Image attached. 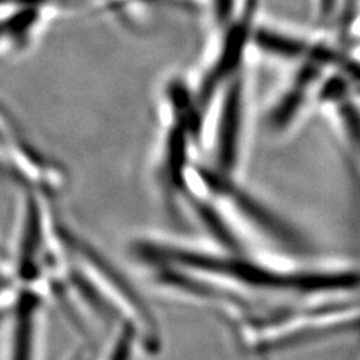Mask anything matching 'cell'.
Returning <instances> with one entry per match:
<instances>
[{
	"label": "cell",
	"mask_w": 360,
	"mask_h": 360,
	"mask_svg": "<svg viewBox=\"0 0 360 360\" xmlns=\"http://www.w3.org/2000/svg\"><path fill=\"white\" fill-rule=\"evenodd\" d=\"M45 300L37 290L20 284L15 305L4 321L2 360H38Z\"/></svg>",
	"instance_id": "cell-3"
},
{
	"label": "cell",
	"mask_w": 360,
	"mask_h": 360,
	"mask_svg": "<svg viewBox=\"0 0 360 360\" xmlns=\"http://www.w3.org/2000/svg\"><path fill=\"white\" fill-rule=\"evenodd\" d=\"M319 75V68L314 63L308 65L303 68L302 74L299 75V80L295 86V89L291 90L290 95L279 104L278 110L274 112L272 116V123L275 127H283L291 119V116L295 115L297 107L300 105L303 96H305V92L308 86L314 82V78Z\"/></svg>",
	"instance_id": "cell-6"
},
{
	"label": "cell",
	"mask_w": 360,
	"mask_h": 360,
	"mask_svg": "<svg viewBox=\"0 0 360 360\" xmlns=\"http://www.w3.org/2000/svg\"><path fill=\"white\" fill-rule=\"evenodd\" d=\"M240 116H242V89L239 83H234L229 90L225 98L221 125H219V139H218V155L219 162L225 170H231L238 155V140L240 129Z\"/></svg>",
	"instance_id": "cell-5"
},
{
	"label": "cell",
	"mask_w": 360,
	"mask_h": 360,
	"mask_svg": "<svg viewBox=\"0 0 360 360\" xmlns=\"http://www.w3.org/2000/svg\"><path fill=\"white\" fill-rule=\"evenodd\" d=\"M257 42L266 50H270L278 54H284V56H297L305 51V45H303V42L281 37V35H276V33H270V32L258 33Z\"/></svg>",
	"instance_id": "cell-8"
},
{
	"label": "cell",
	"mask_w": 360,
	"mask_h": 360,
	"mask_svg": "<svg viewBox=\"0 0 360 360\" xmlns=\"http://www.w3.org/2000/svg\"><path fill=\"white\" fill-rule=\"evenodd\" d=\"M341 115L356 148L360 150V115L352 104H344Z\"/></svg>",
	"instance_id": "cell-9"
},
{
	"label": "cell",
	"mask_w": 360,
	"mask_h": 360,
	"mask_svg": "<svg viewBox=\"0 0 360 360\" xmlns=\"http://www.w3.org/2000/svg\"><path fill=\"white\" fill-rule=\"evenodd\" d=\"M71 285L84 311L112 324L115 330H127L139 350L149 356L162 352L164 336L150 303L115 264L95 248L63 234Z\"/></svg>",
	"instance_id": "cell-2"
},
{
	"label": "cell",
	"mask_w": 360,
	"mask_h": 360,
	"mask_svg": "<svg viewBox=\"0 0 360 360\" xmlns=\"http://www.w3.org/2000/svg\"><path fill=\"white\" fill-rule=\"evenodd\" d=\"M239 350L267 357L340 336L360 335V288L291 299L221 319Z\"/></svg>",
	"instance_id": "cell-1"
},
{
	"label": "cell",
	"mask_w": 360,
	"mask_h": 360,
	"mask_svg": "<svg viewBox=\"0 0 360 360\" xmlns=\"http://www.w3.org/2000/svg\"><path fill=\"white\" fill-rule=\"evenodd\" d=\"M321 2V11H323V14H330V11L333 9V4H335V0H320Z\"/></svg>",
	"instance_id": "cell-11"
},
{
	"label": "cell",
	"mask_w": 360,
	"mask_h": 360,
	"mask_svg": "<svg viewBox=\"0 0 360 360\" xmlns=\"http://www.w3.org/2000/svg\"><path fill=\"white\" fill-rule=\"evenodd\" d=\"M213 4H215V11L221 20H225L230 15L233 9V0H213Z\"/></svg>",
	"instance_id": "cell-10"
},
{
	"label": "cell",
	"mask_w": 360,
	"mask_h": 360,
	"mask_svg": "<svg viewBox=\"0 0 360 360\" xmlns=\"http://www.w3.org/2000/svg\"><path fill=\"white\" fill-rule=\"evenodd\" d=\"M137 350V344H135L131 333L125 330H115L110 344H107L105 350L101 353L98 360H134Z\"/></svg>",
	"instance_id": "cell-7"
},
{
	"label": "cell",
	"mask_w": 360,
	"mask_h": 360,
	"mask_svg": "<svg viewBox=\"0 0 360 360\" xmlns=\"http://www.w3.org/2000/svg\"><path fill=\"white\" fill-rule=\"evenodd\" d=\"M254 13H255V4L250 2V5H248L245 9L242 20H239L231 27L230 33L227 35L229 38L225 41L218 65H215V68H213L212 72L205 80V84H202L201 101H205V103H207V101L212 98L213 92H215L217 87L222 83L224 78L229 74H231L234 68L238 66L242 58L246 39H248V33H250Z\"/></svg>",
	"instance_id": "cell-4"
}]
</instances>
